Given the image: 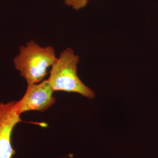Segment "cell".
<instances>
[{
	"instance_id": "1",
	"label": "cell",
	"mask_w": 158,
	"mask_h": 158,
	"mask_svg": "<svg viewBox=\"0 0 158 158\" xmlns=\"http://www.w3.org/2000/svg\"><path fill=\"white\" fill-rule=\"evenodd\" d=\"M55 50L51 46L41 47L31 40L21 46L14 59V64L27 84L38 83L44 80L48 69L56 60Z\"/></svg>"
},
{
	"instance_id": "2",
	"label": "cell",
	"mask_w": 158,
	"mask_h": 158,
	"mask_svg": "<svg viewBox=\"0 0 158 158\" xmlns=\"http://www.w3.org/2000/svg\"><path fill=\"white\" fill-rule=\"evenodd\" d=\"M78 55L71 48H66L52 66L48 80L54 91L76 93L88 98L95 97L94 91L85 85L77 75Z\"/></svg>"
},
{
	"instance_id": "3",
	"label": "cell",
	"mask_w": 158,
	"mask_h": 158,
	"mask_svg": "<svg viewBox=\"0 0 158 158\" xmlns=\"http://www.w3.org/2000/svg\"><path fill=\"white\" fill-rule=\"evenodd\" d=\"M53 92L48 79L38 83L28 84L24 96L17 101V113L21 115L30 111H45L56 102Z\"/></svg>"
},
{
	"instance_id": "4",
	"label": "cell",
	"mask_w": 158,
	"mask_h": 158,
	"mask_svg": "<svg viewBox=\"0 0 158 158\" xmlns=\"http://www.w3.org/2000/svg\"><path fill=\"white\" fill-rule=\"evenodd\" d=\"M17 102H0V158H12L15 154L11 142L12 131L22 121L16 110Z\"/></svg>"
},
{
	"instance_id": "5",
	"label": "cell",
	"mask_w": 158,
	"mask_h": 158,
	"mask_svg": "<svg viewBox=\"0 0 158 158\" xmlns=\"http://www.w3.org/2000/svg\"><path fill=\"white\" fill-rule=\"evenodd\" d=\"M89 0H64V3L76 10H79L87 6Z\"/></svg>"
}]
</instances>
